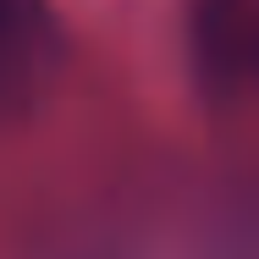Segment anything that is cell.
Instances as JSON below:
<instances>
[{"mask_svg":"<svg viewBox=\"0 0 259 259\" xmlns=\"http://www.w3.org/2000/svg\"><path fill=\"white\" fill-rule=\"evenodd\" d=\"M66 61V28L50 0H0V121L33 110Z\"/></svg>","mask_w":259,"mask_h":259,"instance_id":"1","label":"cell"},{"mask_svg":"<svg viewBox=\"0 0 259 259\" xmlns=\"http://www.w3.org/2000/svg\"><path fill=\"white\" fill-rule=\"evenodd\" d=\"M188 55L209 94L259 100V0H193Z\"/></svg>","mask_w":259,"mask_h":259,"instance_id":"2","label":"cell"}]
</instances>
